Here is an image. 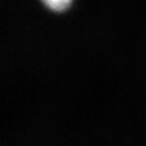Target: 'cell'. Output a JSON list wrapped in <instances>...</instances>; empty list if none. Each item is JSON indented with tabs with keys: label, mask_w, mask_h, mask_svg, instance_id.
I'll use <instances>...</instances> for the list:
<instances>
[{
	"label": "cell",
	"mask_w": 146,
	"mask_h": 146,
	"mask_svg": "<svg viewBox=\"0 0 146 146\" xmlns=\"http://www.w3.org/2000/svg\"><path fill=\"white\" fill-rule=\"evenodd\" d=\"M42 1L49 10L55 12H62L71 6L73 0H42Z\"/></svg>",
	"instance_id": "obj_1"
}]
</instances>
